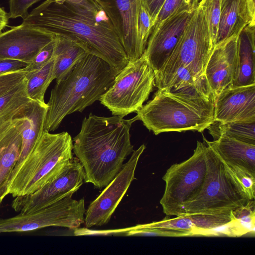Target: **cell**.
<instances>
[{"label": "cell", "mask_w": 255, "mask_h": 255, "mask_svg": "<svg viewBox=\"0 0 255 255\" xmlns=\"http://www.w3.org/2000/svg\"><path fill=\"white\" fill-rule=\"evenodd\" d=\"M56 36L53 78L57 82L67 75L88 53L76 43L62 37Z\"/></svg>", "instance_id": "23"}, {"label": "cell", "mask_w": 255, "mask_h": 255, "mask_svg": "<svg viewBox=\"0 0 255 255\" xmlns=\"http://www.w3.org/2000/svg\"><path fill=\"white\" fill-rule=\"evenodd\" d=\"M214 104L201 103L158 89L136 116L155 135L169 131L202 132L214 122Z\"/></svg>", "instance_id": "5"}, {"label": "cell", "mask_w": 255, "mask_h": 255, "mask_svg": "<svg viewBox=\"0 0 255 255\" xmlns=\"http://www.w3.org/2000/svg\"><path fill=\"white\" fill-rule=\"evenodd\" d=\"M207 129L214 140L225 136L255 145V121L214 122Z\"/></svg>", "instance_id": "24"}, {"label": "cell", "mask_w": 255, "mask_h": 255, "mask_svg": "<svg viewBox=\"0 0 255 255\" xmlns=\"http://www.w3.org/2000/svg\"><path fill=\"white\" fill-rule=\"evenodd\" d=\"M55 35L29 25L21 24L0 32V59H12L29 64Z\"/></svg>", "instance_id": "15"}, {"label": "cell", "mask_w": 255, "mask_h": 255, "mask_svg": "<svg viewBox=\"0 0 255 255\" xmlns=\"http://www.w3.org/2000/svg\"><path fill=\"white\" fill-rule=\"evenodd\" d=\"M194 11L177 13L153 29L144 54L155 74L173 51Z\"/></svg>", "instance_id": "14"}, {"label": "cell", "mask_w": 255, "mask_h": 255, "mask_svg": "<svg viewBox=\"0 0 255 255\" xmlns=\"http://www.w3.org/2000/svg\"><path fill=\"white\" fill-rule=\"evenodd\" d=\"M140 0L141 4L144 7L150 15L154 26L155 19L165 0Z\"/></svg>", "instance_id": "38"}, {"label": "cell", "mask_w": 255, "mask_h": 255, "mask_svg": "<svg viewBox=\"0 0 255 255\" xmlns=\"http://www.w3.org/2000/svg\"><path fill=\"white\" fill-rule=\"evenodd\" d=\"M200 6L203 11L214 47L220 18L221 0H202Z\"/></svg>", "instance_id": "30"}, {"label": "cell", "mask_w": 255, "mask_h": 255, "mask_svg": "<svg viewBox=\"0 0 255 255\" xmlns=\"http://www.w3.org/2000/svg\"><path fill=\"white\" fill-rule=\"evenodd\" d=\"M136 120V116L126 120L92 113L83 119L81 130L73 140V150L83 167L86 183L101 189L120 171L133 151L129 131Z\"/></svg>", "instance_id": "2"}, {"label": "cell", "mask_w": 255, "mask_h": 255, "mask_svg": "<svg viewBox=\"0 0 255 255\" xmlns=\"http://www.w3.org/2000/svg\"><path fill=\"white\" fill-rule=\"evenodd\" d=\"M110 19L128 56L134 61L144 53L137 33L140 0H95Z\"/></svg>", "instance_id": "13"}, {"label": "cell", "mask_w": 255, "mask_h": 255, "mask_svg": "<svg viewBox=\"0 0 255 255\" xmlns=\"http://www.w3.org/2000/svg\"><path fill=\"white\" fill-rule=\"evenodd\" d=\"M202 0H165L155 19L153 29L164 19L177 13L195 11L200 6Z\"/></svg>", "instance_id": "28"}, {"label": "cell", "mask_w": 255, "mask_h": 255, "mask_svg": "<svg viewBox=\"0 0 255 255\" xmlns=\"http://www.w3.org/2000/svg\"><path fill=\"white\" fill-rule=\"evenodd\" d=\"M235 219L241 228L247 234L255 233V201L250 200L248 203L233 211Z\"/></svg>", "instance_id": "31"}, {"label": "cell", "mask_w": 255, "mask_h": 255, "mask_svg": "<svg viewBox=\"0 0 255 255\" xmlns=\"http://www.w3.org/2000/svg\"><path fill=\"white\" fill-rule=\"evenodd\" d=\"M47 104L31 100L12 118V121L21 134L22 144L19 158L9 179V184L25 158L29 155L41 137L47 112Z\"/></svg>", "instance_id": "18"}, {"label": "cell", "mask_w": 255, "mask_h": 255, "mask_svg": "<svg viewBox=\"0 0 255 255\" xmlns=\"http://www.w3.org/2000/svg\"><path fill=\"white\" fill-rule=\"evenodd\" d=\"M84 172L76 158L66 165L57 176L33 193L15 197L11 207L19 213H30L46 207L75 193L83 184Z\"/></svg>", "instance_id": "11"}, {"label": "cell", "mask_w": 255, "mask_h": 255, "mask_svg": "<svg viewBox=\"0 0 255 255\" xmlns=\"http://www.w3.org/2000/svg\"><path fill=\"white\" fill-rule=\"evenodd\" d=\"M238 52V36L214 47L205 74L215 100L220 93L232 86L235 75Z\"/></svg>", "instance_id": "16"}, {"label": "cell", "mask_w": 255, "mask_h": 255, "mask_svg": "<svg viewBox=\"0 0 255 255\" xmlns=\"http://www.w3.org/2000/svg\"><path fill=\"white\" fill-rule=\"evenodd\" d=\"M53 58L41 69L33 72H27L24 77L26 91L28 97L32 101L40 104L44 102L45 92L54 79Z\"/></svg>", "instance_id": "25"}, {"label": "cell", "mask_w": 255, "mask_h": 255, "mask_svg": "<svg viewBox=\"0 0 255 255\" xmlns=\"http://www.w3.org/2000/svg\"><path fill=\"white\" fill-rule=\"evenodd\" d=\"M73 147L68 132L50 133L44 130L11 181L8 194L14 198L28 195L52 180L73 159Z\"/></svg>", "instance_id": "4"}, {"label": "cell", "mask_w": 255, "mask_h": 255, "mask_svg": "<svg viewBox=\"0 0 255 255\" xmlns=\"http://www.w3.org/2000/svg\"><path fill=\"white\" fill-rule=\"evenodd\" d=\"M22 138L12 120L0 126V204L8 194L12 171L21 151Z\"/></svg>", "instance_id": "20"}, {"label": "cell", "mask_w": 255, "mask_h": 255, "mask_svg": "<svg viewBox=\"0 0 255 255\" xmlns=\"http://www.w3.org/2000/svg\"><path fill=\"white\" fill-rule=\"evenodd\" d=\"M28 64L18 60L12 59H0V75L19 70Z\"/></svg>", "instance_id": "39"}, {"label": "cell", "mask_w": 255, "mask_h": 255, "mask_svg": "<svg viewBox=\"0 0 255 255\" xmlns=\"http://www.w3.org/2000/svg\"><path fill=\"white\" fill-rule=\"evenodd\" d=\"M154 86L155 73L143 53L116 75L113 85L99 101L113 116L124 118L143 107Z\"/></svg>", "instance_id": "8"}, {"label": "cell", "mask_w": 255, "mask_h": 255, "mask_svg": "<svg viewBox=\"0 0 255 255\" xmlns=\"http://www.w3.org/2000/svg\"><path fill=\"white\" fill-rule=\"evenodd\" d=\"M56 42V36L55 35L54 38L44 46L23 69L27 72L35 71L50 62L54 57Z\"/></svg>", "instance_id": "33"}, {"label": "cell", "mask_w": 255, "mask_h": 255, "mask_svg": "<svg viewBox=\"0 0 255 255\" xmlns=\"http://www.w3.org/2000/svg\"><path fill=\"white\" fill-rule=\"evenodd\" d=\"M8 19L7 13L0 7V32L6 26Z\"/></svg>", "instance_id": "40"}, {"label": "cell", "mask_w": 255, "mask_h": 255, "mask_svg": "<svg viewBox=\"0 0 255 255\" xmlns=\"http://www.w3.org/2000/svg\"><path fill=\"white\" fill-rule=\"evenodd\" d=\"M27 73L23 68L0 75V96L19 84Z\"/></svg>", "instance_id": "36"}, {"label": "cell", "mask_w": 255, "mask_h": 255, "mask_svg": "<svg viewBox=\"0 0 255 255\" xmlns=\"http://www.w3.org/2000/svg\"><path fill=\"white\" fill-rule=\"evenodd\" d=\"M153 27V23L150 15L141 3L137 21V33L140 42L144 50Z\"/></svg>", "instance_id": "34"}, {"label": "cell", "mask_w": 255, "mask_h": 255, "mask_svg": "<svg viewBox=\"0 0 255 255\" xmlns=\"http://www.w3.org/2000/svg\"><path fill=\"white\" fill-rule=\"evenodd\" d=\"M189 215L195 227L192 232L193 236L196 235L199 232L216 228L235 219L233 211L218 213H196Z\"/></svg>", "instance_id": "27"}, {"label": "cell", "mask_w": 255, "mask_h": 255, "mask_svg": "<svg viewBox=\"0 0 255 255\" xmlns=\"http://www.w3.org/2000/svg\"><path fill=\"white\" fill-rule=\"evenodd\" d=\"M86 210L84 198L75 200L69 195L37 211L0 218V233L28 232L51 226L74 230L84 223Z\"/></svg>", "instance_id": "10"}, {"label": "cell", "mask_w": 255, "mask_h": 255, "mask_svg": "<svg viewBox=\"0 0 255 255\" xmlns=\"http://www.w3.org/2000/svg\"><path fill=\"white\" fill-rule=\"evenodd\" d=\"M116 75L108 63L88 54L51 90L44 130L54 131L66 116L81 112L99 100L113 85Z\"/></svg>", "instance_id": "3"}, {"label": "cell", "mask_w": 255, "mask_h": 255, "mask_svg": "<svg viewBox=\"0 0 255 255\" xmlns=\"http://www.w3.org/2000/svg\"><path fill=\"white\" fill-rule=\"evenodd\" d=\"M145 149L144 144L133 150L129 159L105 187L101 194L92 201L85 214L86 228L101 226L107 224L116 209L126 193L132 181L139 157Z\"/></svg>", "instance_id": "12"}, {"label": "cell", "mask_w": 255, "mask_h": 255, "mask_svg": "<svg viewBox=\"0 0 255 255\" xmlns=\"http://www.w3.org/2000/svg\"><path fill=\"white\" fill-rule=\"evenodd\" d=\"M203 139L226 165L238 167L255 176V145L225 136L213 141L204 137Z\"/></svg>", "instance_id": "21"}, {"label": "cell", "mask_w": 255, "mask_h": 255, "mask_svg": "<svg viewBox=\"0 0 255 255\" xmlns=\"http://www.w3.org/2000/svg\"><path fill=\"white\" fill-rule=\"evenodd\" d=\"M206 147L204 142L197 141L192 155L172 164L163 176L165 187L160 203L167 216L184 215V206L201 191L207 171Z\"/></svg>", "instance_id": "9"}, {"label": "cell", "mask_w": 255, "mask_h": 255, "mask_svg": "<svg viewBox=\"0 0 255 255\" xmlns=\"http://www.w3.org/2000/svg\"><path fill=\"white\" fill-rule=\"evenodd\" d=\"M213 48L207 23L199 6L173 51L155 74V86L161 89L177 71L193 77L205 75Z\"/></svg>", "instance_id": "6"}, {"label": "cell", "mask_w": 255, "mask_h": 255, "mask_svg": "<svg viewBox=\"0 0 255 255\" xmlns=\"http://www.w3.org/2000/svg\"><path fill=\"white\" fill-rule=\"evenodd\" d=\"M141 225L143 227L148 229H162L189 232L192 236V232L195 229L189 215L176 216L173 218H169L166 216L161 221Z\"/></svg>", "instance_id": "29"}, {"label": "cell", "mask_w": 255, "mask_h": 255, "mask_svg": "<svg viewBox=\"0 0 255 255\" xmlns=\"http://www.w3.org/2000/svg\"><path fill=\"white\" fill-rule=\"evenodd\" d=\"M22 23L76 43L108 63L116 75L129 62L110 19L95 0H46Z\"/></svg>", "instance_id": "1"}, {"label": "cell", "mask_w": 255, "mask_h": 255, "mask_svg": "<svg viewBox=\"0 0 255 255\" xmlns=\"http://www.w3.org/2000/svg\"><path fill=\"white\" fill-rule=\"evenodd\" d=\"M132 234L133 236H152V237H186L192 236L189 232L169 230L162 229H148L143 227L141 224L133 227Z\"/></svg>", "instance_id": "35"}, {"label": "cell", "mask_w": 255, "mask_h": 255, "mask_svg": "<svg viewBox=\"0 0 255 255\" xmlns=\"http://www.w3.org/2000/svg\"><path fill=\"white\" fill-rule=\"evenodd\" d=\"M40 0H9L8 18L21 17L23 18L27 14L28 9L34 3Z\"/></svg>", "instance_id": "37"}, {"label": "cell", "mask_w": 255, "mask_h": 255, "mask_svg": "<svg viewBox=\"0 0 255 255\" xmlns=\"http://www.w3.org/2000/svg\"><path fill=\"white\" fill-rule=\"evenodd\" d=\"M206 144L207 171L204 183L197 196L184 206L185 215L230 212L250 201L224 162Z\"/></svg>", "instance_id": "7"}, {"label": "cell", "mask_w": 255, "mask_h": 255, "mask_svg": "<svg viewBox=\"0 0 255 255\" xmlns=\"http://www.w3.org/2000/svg\"><path fill=\"white\" fill-rule=\"evenodd\" d=\"M255 25L245 26L238 35L237 63L232 87L255 84Z\"/></svg>", "instance_id": "22"}, {"label": "cell", "mask_w": 255, "mask_h": 255, "mask_svg": "<svg viewBox=\"0 0 255 255\" xmlns=\"http://www.w3.org/2000/svg\"><path fill=\"white\" fill-rule=\"evenodd\" d=\"M255 6L248 0H221V14L215 45L238 36L247 25H255Z\"/></svg>", "instance_id": "19"}, {"label": "cell", "mask_w": 255, "mask_h": 255, "mask_svg": "<svg viewBox=\"0 0 255 255\" xmlns=\"http://www.w3.org/2000/svg\"><path fill=\"white\" fill-rule=\"evenodd\" d=\"M225 165L235 179L243 189L248 199L250 200H254L255 195V176L238 167L228 166L225 164Z\"/></svg>", "instance_id": "32"}, {"label": "cell", "mask_w": 255, "mask_h": 255, "mask_svg": "<svg viewBox=\"0 0 255 255\" xmlns=\"http://www.w3.org/2000/svg\"><path fill=\"white\" fill-rule=\"evenodd\" d=\"M25 77V76H24ZM25 80L0 96V126L14 116L31 100L27 95Z\"/></svg>", "instance_id": "26"}, {"label": "cell", "mask_w": 255, "mask_h": 255, "mask_svg": "<svg viewBox=\"0 0 255 255\" xmlns=\"http://www.w3.org/2000/svg\"><path fill=\"white\" fill-rule=\"evenodd\" d=\"M255 121V84L230 87L216 98L214 122Z\"/></svg>", "instance_id": "17"}]
</instances>
